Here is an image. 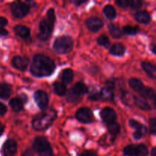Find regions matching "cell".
<instances>
[{
  "label": "cell",
  "mask_w": 156,
  "mask_h": 156,
  "mask_svg": "<svg viewBox=\"0 0 156 156\" xmlns=\"http://www.w3.org/2000/svg\"><path fill=\"white\" fill-rule=\"evenodd\" d=\"M56 66L54 61L44 55H35L30 65V73L36 77H45L53 74Z\"/></svg>",
  "instance_id": "1"
},
{
  "label": "cell",
  "mask_w": 156,
  "mask_h": 156,
  "mask_svg": "<svg viewBox=\"0 0 156 156\" xmlns=\"http://www.w3.org/2000/svg\"><path fill=\"white\" fill-rule=\"evenodd\" d=\"M33 149L39 156H54L50 143L44 136L35 138L33 143Z\"/></svg>",
  "instance_id": "2"
},
{
  "label": "cell",
  "mask_w": 156,
  "mask_h": 156,
  "mask_svg": "<svg viewBox=\"0 0 156 156\" xmlns=\"http://www.w3.org/2000/svg\"><path fill=\"white\" fill-rule=\"evenodd\" d=\"M53 48L59 54H66L72 51L73 48V41L70 37H59L55 40Z\"/></svg>",
  "instance_id": "3"
},
{
  "label": "cell",
  "mask_w": 156,
  "mask_h": 156,
  "mask_svg": "<svg viewBox=\"0 0 156 156\" xmlns=\"http://www.w3.org/2000/svg\"><path fill=\"white\" fill-rule=\"evenodd\" d=\"M129 85L133 90L136 91L143 98H149L150 100L155 94V91L152 88L146 87L141 81L137 79L133 78V79H129Z\"/></svg>",
  "instance_id": "4"
},
{
  "label": "cell",
  "mask_w": 156,
  "mask_h": 156,
  "mask_svg": "<svg viewBox=\"0 0 156 156\" xmlns=\"http://www.w3.org/2000/svg\"><path fill=\"white\" fill-rule=\"evenodd\" d=\"M55 117H56V114H54V112L42 114L34 120L33 123H32L34 129L38 131L47 129L53 123V120H55Z\"/></svg>",
  "instance_id": "5"
},
{
  "label": "cell",
  "mask_w": 156,
  "mask_h": 156,
  "mask_svg": "<svg viewBox=\"0 0 156 156\" xmlns=\"http://www.w3.org/2000/svg\"><path fill=\"white\" fill-rule=\"evenodd\" d=\"M12 13L15 18H22L28 14L30 10V5L23 2H15L12 3L10 6Z\"/></svg>",
  "instance_id": "6"
},
{
  "label": "cell",
  "mask_w": 156,
  "mask_h": 156,
  "mask_svg": "<svg viewBox=\"0 0 156 156\" xmlns=\"http://www.w3.org/2000/svg\"><path fill=\"white\" fill-rule=\"evenodd\" d=\"M123 154L126 156H146L148 149L145 145H129L123 149Z\"/></svg>",
  "instance_id": "7"
},
{
  "label": "cell",
  "mask_w": 156,
  "mask_h": 156,
  "mask_svg": "<svg viewBox=\"0 0 156 156\" xmlns=\"http://www.w3.org/2000/svg\"><path fill=\"white\" fill-rule=\"evenodd\" d=\"M54 24L49 22L47 19H44L41 21L39 25V34L37 37L41 41H45L50 38L52 34Z\"/></svg>",
  "instance_id": "8"
},
{
  "label": "cell",
  "mask_w": 156,
  "mask_h": 156,
  "mask_svg": "<svg viewBox=\"0 0 156 156\" xmlns=\"http://www.w3.org/2000/svg\"><path fill=\"white\" fill-rule=\"evenodd\" d=\"M76 117L81 123H89L93 120V113L90 108H81L76 112Z\"/></svg>",
  "instance_id": "9"
},
{
  "label": "cell",
  "mask_w": 156,
  "mask_h": 156,
  "mask_svg": "<svg viewBox=\"0 0 156 156\" xmlns=\"http://www.w3.org/2000/svg\"><path fill=\"white\" fill-rule=\"evenodd\" d=\"M34 98L40 109L46 110L48 107L49 98L45 91L38 90L34 94Z\"/></svg>",
  "instance_id": "10"
},
{
  "label": "cell",
  "mask_w": 156,
  "mask_h": 156,
  "mask_svg": "<svg viewBox=\"0 0 156 156\" xmlns=\"http://www.w3.org/2000/svg\"><path fill=\"white\" fill-rule=\"evenodd\" d=\"M129 126L132 128L135 129V132L133 133V138L135 140H140L141 139L145 133H146V127L140 123V122L136 121L135 120H130L129 122Z\"/></svg>",
  "instance_id": "11"
},
{
  "label": "cell",
  "mask_w": 156,
  "mask_h": 156,
  "mask_svg": "<svg viewBox=\"0 0 156 156\" xmlns=\"http://www.w3.org/2000/svg\"><path fill=\"white\" fill-rule=\"evenodd\" d=\"M18 146L16 142L12 139H9L4 143L2 147L3 153L5 156H13L16 154Z\"/></svg>",
  "instance_id": "12"
},
{
  "label": "cell",
  "mask_w": 156,
  "mask_h": 156,
  "mask_svg": "<svg viewBox=\"0 0 156 156\" xmlns=\"http://www.w3.org/2000/svg\"><path fill=\"white\" fill-rule=\"evenodd\" d=\"M29 60L25 57H21L20 56H15L12 59V65L14 68L20 70V71H24L27 69L28 66Z\"/></svg>",
  "instance_id": "13"
},
{
  "label": "cell",
  "mask_w": 156,
  "mask_h": 156,
  "mask_svg": "<svg viewBox=\"0 0 156 156\" xmlns=\"http://www.w3.org/2000/svg\"><path fill=\"white\" fill-rule=\"evenodd\" d=\"M85 24L89 30L97 32L103 27L104 22L98 18H89L85 21Z\"/></svg>",
  "instance_id": "14"
},
{
  "label": "cell",
  "mask_w": 156,
  "mask_h": 156,
  "mask_svg": "<svg viewBox=\"0 0 156 156\" xmlns=\"http://www.w3.org/2000/svg\"><path fill=\"white\" fill-rule=\"evenodd\" d=\"M101 117L105 123L109 124L115 122V120L117 119V114L112 108H105L101 111Z\"/></svg>",
  "instance_id": "15"
},
{
  "label": "cell",
  "mask_w": 156,
  "mask_h": 156,
  "mask_svg": "<svg viewBox=\"0 0 156 156\" xmlns=\"http://www.w3.org/2000/svg\"><path fill=\"white\" fill-rule=\"evenodd\" d=\"M12 88L9 84L5 82L0 83V98L6 100L9 98L12 94Z\"/></svg>",
  "instance_id": "16"
},
{
  "label": "cell",
  "mask_w": 156,
  "mask_h": 156,
  "mask_svg": "<svg viewBox=\"0 0 156 156\" xmlns=\"http://www.w3.org/2000/svg\"><path fill=\"white\" fill-rule=\"evenodd\" d=\"M142 68L150 78L156 79V66L152 65L150 62H143L141 63Z\"/></svg>",
  "instance_id": "17"
},
{
  "label": "cell",
  "mask_w": 156,
  "mask_h": 156,
  "mask_svg": "<svg viewBox=\"0 0 156 156\" xmlns=\"http://www.w3.org/2000/svg\"><path fill=\"white\" fill-rule=\"evenodd\" d=\"M15 34L21 38H27L30 35V30L27 27L24 25H17L14 28Z\"/></svg>",
  "instance_id": "18"
},
{
  "label": "cell",
  "mask_w": 156,
  "mask_h": 156,
  "mask_svg": "<svg viewBox=\"0 0 156 156\" xmlns=\"http://www.w3.org/2000/svg\"><path fill=\"white\" fill-rule=\"evenodd\" d=\"M126 52V48L124 46L120 43H116L110 49V53L114 56H123Z\"/></svg>",
  "instance_id": "19"
},
{
  "label": "cell",
  "mask_w": 156,
  "mask_h": 156,
  "mask_svg": "<svg viewBox=\"0 0 156 156\" xmlns=\"http://www.w3.org/2000/svg\"><path fill=\"white\" fill-rule=\"evenodd\" d=\"M134 18L138 22L142 24H149L150 21V15L146 12H139L134 15Z\"/></svg>",
  "instance_id": "20"
},
{
  "label": "cell",
  "mask_w": 156,
  "mask_h": 156,
  "mask_svg": "<svg viewBox=\"0 0 156 156\" xmlns=\"http://www.w3.org/2000/svg\"><path fill=\"white\" fill-rule=\"evenodd\" d=\"M61 79L64 85H69L72 82L73 79V71L70 69H66L63 70L61 75Z\"/></svg>",
  "instance_id": "21"
},
{
  "label": "cell",
  "mask_w": 156,
  "mask_h": 156,
  "mask_svg": "<svg viewBox=\"0 0 156 156\" xmlns=\"http://www.w3.org/2000/svg\"><path fill=\"white\" fill-rule=\"evenodd\" d=\"M100 98L105 101L114 100V94L112 89L110 88H104L100 91Z\"/></svg>",
  "instance_id": "22"
},
{
  "label": "cell",
  "mask_w": 156,
  "mask_h": 156,
  "mask_svg": "<svg viewBox=\"0 0 156 156\" xmlns=\"http://www.w3.org/2000/svg\"><path fill=\"white\" fill-rule=\"evenodd\" d=\"M53 91L55 94H56L59 96L65 95L66 93V85H64L63 83L61 82H56L53 84Z\"/></svg>",
  "instance_id": "23"
},
{
  "label": "cell",
  "mask_w": 156,
  "mask_h": 156,
  "mask_svg": "<svg viewBox=\"0 0 156 156\" xmlns=\"http://www.w3.org/2000/svg\"><path fill=\"white\" fill-rule=\"evenodd\" d=\"M104 14L108 19H114L117 16V12H116L115 9L111 5H108L105 6L103 9Z\"/></svg>",
  "instance_id": "24"
},
{
  "label": "cell",
  "mask_w": 156,
  "mask_h": 156,
  "mask_svg": "<svg viewBox=\"0 0 156 156\" xmlns=\"http://www.w3.org/2000/svg\"><path fill=\"white\" fill-rule=\"evenodd\" d=\"M133 101L137 107H139L140 109L143 110V111H149L150 109V106L149 105V104L143 98L133 96Z\"/></svg>",
  "instance_id": "25"
},
{
  "label": "cell",
  "mask_w": 156,
  "mask_h": 156,
  "mask_svg": "<svg viewBox=\"0 0 156 156\" xmlns=\"http://www.w3.org/2000/svg\"><path fill=\"white\" fill-rule=\"evenodd\" d=\"M9 105L15 112H19L23 109V104L18 98H12L9 101Z\"/></svg>",
  "instance_id": "26"
},
{
  "label": "cell",
  "mask_w": 156,
  "mask_h": 156,
  "mask_svg": "<svg viewBox=\"0 0 156 156\" xmlns=\"http://www.w3.org/2000/svg\"><path fill=\"white\" fill-rule=\"evenodd\" d=\"M73 91H76L79 95L82 96V94H85V93L88 92V88H87L86 85H85L82 82H78L76 85H74V87L73 88Z\"/></svg>",
  "instance_id": "27"
},
{
  "label": "cell",
  "mask_w": 156,
  "mask_h": 156,
  "mask_svg": "<svg viewBox=\"0 0 156 156\" xmlns=\"http://www.w3.org/2000/svg\"><path fill=\"white\" fill-rule=\"evenodd\" d=\"M108 28H109L110 34H111L114 38L119 39V38H120L122 37L121 30H120V29L117 26H115L114 24H110Z\"/></svg>",
  "instance_id": "28"
},
{
  "label": "cell",
  "mask_w": 156,
  "mask_h": 156,
  "mask_svg": "<svg viewBox=\"0 0 156 156\" xmlns=\"http://www.w3.org/2000/svg\"><path fill=\"white\" fill-rule=\"evenodd\" d=\"M108 130H109V133H111V136H115L120 132V126L119 123H116V122H113V123L108 124Z\"/></svg>",
  "instance_id": "29"
},
{
  "label": "cell",
  "mask_w": 156,
  "mask_h": 156,
  "mask_svg": "<svg viewBox=\"0 0 156 156\" xmlns=\"http://www.w3.org/2000/svg\"><path fill=\"white\" fill-rule=\"evenodd\" d=\"M81 99V96L79 95L76 91H73V88L69 91L68 92V96H67V100L69 102H72V103H76V102L79 101Z\"/></svg>",
  "instance_id": "30"
},
{
  "label": "cell",
  "mask_w": 156,
  "mask_h": 156,
  "mask_svg": "<svg viewBox=\"0 0 156 156\" xmlns=\"http://www.w3.org/2000/svg\"><path fill=\"white\" fill-rule=\"evenodd\" d=\"M97 42L99 45L103 46V47H106V48H108V47L110 46L109 39H108V37L105 34L99 37L97 39Z\"/></svg>",
  "instance_id": "31"
},
{
  "label": "cell",
  "mask_w": 156,
  "mask_h": 156,
  "mask_svg": "<svg viewBox=\"0 0 156 156\" xmlns=\"http://www.w3.org/2000/svg\"><path fill=\"white\" fill-rule=\"evenodd\" d=\"M123 32L126 34L129 35H135L138 32L139 28L138 27H133V26H125L123 29Z\"/></svg>",
  "instance_id": "32"
},
{
  "label": "cell",
  "mask_w": 156,
  "mask_h": 156,
  "mask_svg": "<svg viewBox=\"0 0 156 156\" xmlns=\"http://www.w3.org/2000/svg\"><path fill=\"white\" fill-rule=\"evenodd\" d=\"M46 19L50 22L51 24H54L55 20H56V16H55V11L53 9H50L47 12V18Z\"/></svg>",
  "instance_id": "33"
},
{
  "label": "cell",
  "mask_w": 156,
  "mask_h": 156,
  "mask_svg": "<svg viewBox=\"0 0 156 156\" xmlns=\"http://www.w3.org/2000/svg\"><path fill=\"white\" fill-rule=\"evenodd\" d=\"M142 5H143V2L140 0H130L129 7H130L132 9H139L142 7Z\"/></svg>",
  "instance_id": "34"
},
{
  "label": "cell",
  "mask_w": 156,
  "mask_h": 156,
  "mask_svg": "<svg viewBox=\"0 0 156 156\" xmlns=\"http://www.w3.org/2000/svg\"><path fill=\"white\" fill-rule=\"evenodd\" d=\"M149 129L151 133L156 135V117L149 120Z\"/></svg>",
  "instance_id": "35"
},
{
  "label": "cell",
  "mask_w": 156,
  "mask_h": 156,
  "mask_svg": "<svg viewBox=\"0 0 156 156\" xmlns=\"http://www.w3.org/2000/svg\"><path fill=\"white\" fill-rule=\"evenodd\" d=\"M89 99L93 101L100 99V92H98L97 90H91L89 93Z\"/></svg>",
  "instance_id": "36"
},
{
  "label": "cell",
  "mask_w": 156,
  "mask_h": 156,
  "mask_svg": "<svg viewBox=\"0 0 156 156\" xmlns=\"http://www.w3.org/2000/svg\"><path fill=\"white\" fill-rule=\"evenodd\" d=\"M116 4L121 8H126L129 7V0H117L115 2Z\"/></svg>",
  "instance_id": "37"
},
{
  "label": "cell",
  "mask_w": 156,
  "mask_h": 156,
  "mask_svg": "<svg viewBox=\"0 0 156 156\" xmlns=\"http://www.w3.org/2000/svg\"><path fill=\"white\" fill-rule=\"evenodd\" d=\"M7 113V107L4 104L0 102V115L3 116Z\"/></svg>",
  "instance_id": "38"
},
{
  "label": "cell",
  "mask_w": 156,
  "mask_h": 156,
  "mask_svg": "<svg viewBox=\"0 0 156 156\" xmlns=\"http://www.w3.org/2000/svg\"><path fill=\"white\" fill-rule=\"evenodd\" d=\"M79 156H97V154L94 152H93V151L88 150L83 152Z\"/></svg>",
  "instance_id": "39"
},
{
  "label": "cell",
  "mask_w": 156,
  "mask_h": 156,
  "mask_svg": "<svg viewBox=\"0 0 156 156\" xmlns=\"http://www.w3.org/2000/svg\"><path fill=\"white\" fill-rule=\"evenodd\" d=\"M8 24V20L5 17H0V27H4Z\"/></svg>",
  "instance_id": "40"
},
{
  "label": "cell",
  "mask_w": 156,
  "mask_h": 156,
  "mask_svg": "<svg viewBox=\"0 0 156 156\" xmlns=\"http://www.w3.org/2000/svg\"><path fill=\"white\" fill-rule=\"evenodd\" d=\"M9 34V32L6 29H5L4 27H0V36H7Z\"/></svg>",
  "instance_id": "41"
},
{
  "label": "cell",
  "mask_w": 156,
  "mask_h": 156,
  "mask_svg": "<svg viewBox=\"0 0 156 156\" xmlns=\"http://www.w3.org/2000/svg\"><path fill=\"white\" fill-rule=\"evenodd\" d=\"M20 101L22 102V104H25L27 101V96L24 94H21V95H20Z\"/></svg>",
  "instance_id": "42"
},
{
  "label": "cell",
  "mask_w": 156,
  "mask_h": 156,
  "mask_svg": "<svg viewBox=\"0 0 156 156\" xmlns=\"http://www.w3.org/2000/svg\"><path fill=\"white\" fill-rule=\"evenodd\" d=\"M21 156H34V154H33V152H32L31 150H30V149H27V150H26L25 152H24V153L21 155Z\"/></svg>",
  "instance_id": "43"
},
{
  "label": "cell",
  "mask_w": 156,
  "mask_h": 156,
  "mask_svg": "<svg viewBox=\"0 0 156 156\" xmlns=\"http://www.w3.org/2000/svg\"><path fill=\"white\" fill-rule=\"evenodd\" d=\"M73 2L74 3L76 6H79L80 5L83 4L84 2H85V1H83V0H82V1H79V0H78V1H73Z\"/></svg>",
  "instance_id": "44"
},
{
  "label": "cell",
  "mask_w": 156,
  "mask_h": 156,
  "mask_svg": "<svg viewBox=\"0 0 156 156\" xmlns=\"http://www.w3.org/2000/svg\"><path fill=\"white\" fill-rule=\"evenodd\" d=\"M151 101H152V104H153L154 106L156 107V94L153 96V97H152V98L151 99Z\"/></svg>",
  "instance_id": "45"
},
{
  "label": "cell",
  "mask_w": 156,
  "mask_h": 156,
  "mask_svg": "<svg viewBox=\"0 0 156 156\" xmlns=\"http://www.w3.org/2000/svg\"><path fill=\"white\" fill-rule=\"evenodd\" d=\"M3 132H4V126H3V124H2L0 123V136H1Z\"/></svg>",
  "instance_id": "46"
},
{
  "label": "cell",
  "mask_w": 156,
  "mask_h": 156,
  "mask_svg": "<svg viewBox=\"0 0 156 156\" xmlns=\"http://www.w3.org/2000/svg\"><path fill=\"white\" fill-rule=\"evenodd\" d=\"M151 154H152V156H156V147L153 148V149H152Z\"/></svg>",
  "instance_id": "47"
},
{
  "label": "cell",
  "mask_w": 156,
  "mask_h": 156,
  "mask_svg": "<svg viewBox=\"0 0 156 156\" xmlns=\"http://www.w3.org/2000/svg\"><path fill=\"white\" fill-rule=\"evenodd\" d=\"M152 52H153V53H155L156 54V46H154V47H152Z\"/></svg>",
  "instance_id": "48"
}]
</instances>
